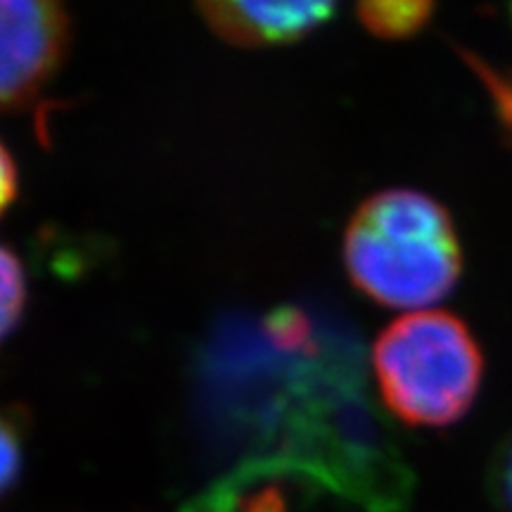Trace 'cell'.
I'll return each mask as SVG.
<instances>
[{"label": "cell", "mask_w": 512, "mask_h": 512, "mask_svg": "<svg viewBox=\"0 0 512 512\" xmlns=\"http://www.w3.org/2000/svg\"><path fill=\"white\" fill-rule=\"evenodd\" d=\"M373 370L394 418L408 427L441 430L475 406L484 382V354L463 318L448 311H415L377 337Z\"/></svg>", "instance_id": "obj_2"}, {"label": "cell", "mask_w": 512, "mask_h": 512, "mask_svg": "<svg viewBox=\"0 0 512 512\" xmlns=\"http://www.w3.org/2000/svg\"><path fill=\"white\" fill-rule=\"evenodd\" d=\"M67 0H0V112L34 102L67 53Z\"/></svg>", "instance_id": "obj_3"}, {"label": "cell", "mask_w": 512, "mask_h": 512, "mask_svg": "<svg viewBox=\"0 0 512 512\" xmlns=\"http://www.w3.org/2000/svg\"><path fill=\"white\" fill-rule=\"evenodd\" d=\"M202 17L235 46H283L318 29L337 0H195Z\"/></svg>", "instance_id": "obj_4"}, {"label": "cell", "mask_w": 512, "mask_h": 512, "mask_svg": "<svg viewBox=\"0 0 512 512\" xmlns=\"http://www.w3.org/2000/svg\"><path fill=\"white\" fill-rule=\"evenodd\" d=\"M486 479L496 512H512V432L496 446Z\"/></svg>", "instance_id": "obj_7"}, {"label": "cell", "mask_w": 512, "mask_h": 512, "mask_svg": "<svg viewBox=\"0 0 512 512\" xmlns=\"http://www.w3.org/2000/svg\"><path fill=\"white\" fill-rule=\"evenodd\" d=\"M351 283L389 309H422L456 290L463 247L453 216L420 190L394 188L368 197L344 233Z\"/></svg>", "instance_id": "obj_1"}, {"label": "cell", "mask_w": 512, "mask_h": 512, "mask_svg": "<svg viewBox=\"0 0 512 512\" xmlns=\"http://www.w3.org/2000/svg\"><path fill=\"white\" fill-rule=\"evenodd\" d=\"M27 306V278L19 259L0 247V342L17 328Z\"/></svg>", "instance_id": "obj_6"}, {"label": "cell", "mask_w": 512, "mask_h": 512, "mask_svg": "<svg viewBox=\"0 0 512 512\" xmlns=\"http://www.w3.org/2000/svg\"><path fill=\"white\" fill-rule=\"evenodd\" d=\"M17 197V164L10 150L0 143V216Z\"/></svg>", "instance_id": "obj_9"}, {"label": "cell", "mask_w": 512, "mask_h": 512, "mask_svg": "<svg viewBox=\"0 0 512 512\" xmlns=\"http://www.w3.org/2000/svg\"><path fill=\"white\" fill-rule=\"evenodd\" d=\"M22 470V446L15 425L0 415V496L8 494L15 486Z\"/></svg>", "instance_id": "obj_8"}, {"label": "cell", "mask_w": 512, "mask_h": 512, "mask_svg": "<svg viewBox=\"0 0 512 512\" xmlns=\"http://www.w3.org/2000/svg\"><path fill=\"white\" fill-rule=\"evenodd\" d=\"M437 0H358V19L375 38L406 41L432 22Z\"/></svg>", "instance_id": "obj_5"}]
</instances>
